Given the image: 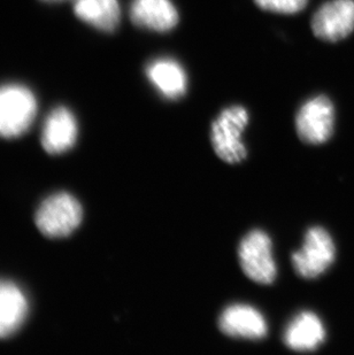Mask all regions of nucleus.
Returning <instances> with one entry per match:
<instances>
[{"label":"nucleus","instance_id":"obj_1","mask_svg":"<svg viewBox=\"0 0 354 355\" xmlns=\"http://www.w3.org/2000/svg\"><path fill=\"white\" fill-rule=\"evenodd\" d=\"M248 113L243 106H230L221 112L211 128V143L217 158L229 164H242L248 158L243 134L248 124Z\"/></svg>","mask_w":354,"mask_h":355},{"label":"nucleus","instance_id":"obj_2","mask_svg":"<svg viewBox=\"0 0 354 355\" xmlns=\"http://www.w3.org/2000/svg\"><path fill=\"white\" fill-rule=\"evenodd\" d=\"M37 115L33 91L21 84L0 87V137L15 138L26 134Z\"/></svg>","mask_w":354,"mask_h":355},{"label":"nucleus","instance_id":"obj_3","mask_svg":"<svg viewBox=\"0 0 354 355\" xmlns=\"http://www.w3.org/2000/svg\"><path fill=\"white\" fill-rule=\"evenodd\" d=\"M273 254L271 236L260 229L248 232L238 246L242 270L258 284H273L278 277V266Z\"/></svg>","mask_w":354,"mask_h":355},{"label":"nucleus","instance_id":"obj_4","mask_svg":"<svg viewBox=\"0 0 354 355\" xmlns=\"http://www.w3.org/2000/svg\"><path fill=\"white\" fill-rule=\"evenodd\" d=\"M83 220V209L76 198L57 193L44 200L37 209V228L49 238H62L73 234Z\"/></svg>","mask_w":354,"mask_h":355},{"label":"nucleus","instance_id":"obj_5","mask_svg":"<svg viewBox=\"0 0 354 355\" xmlns=\"http://www.w3.org/2000/svg\"><path fill=\"white\" fill-rule=\"evenodd\" d=\"M336 258V246L326 229L313 227L305 235L303 248L291 255L294 272L304 279L323 275Z\"/></svg>","mask_w":354,"mask_h":355},{"label":"nucleus","instance_id":"obj_6","mask_svg":"<svg viewBox=\"0 0 354 355\" xmlns=\"http://www.w3.org/2000/svg\"><path fill=\"white\" fill-rule=\"evenodd\" d=\"M334 125V105L326 96L306 101L296 116L298 137L306 144L320 145L329 141Z\"/></svg>","mask_w":354,"mask_h":355},{"label":"nucleus","instance_id":"obj_7","mask_svg":"<svg viewBox=\"0 0 354 355\" xmlns=\"http://www.w3.org/2000/svg\"><path fill=\"white\" fill-rule=\"evenodd\" d=\"M312 31L326 42H338L354 31V0H331L312 19Z\"/></svg>","mask_w":354,"mask_h":355},{"label":"nucleus","instance_id":"obj_8","mask_svg":"<svg viewBox=\"0 0 354 355\" xmlns=\"http://www.w3.org/2000/svg\"><path fill=\"white\" fill-rule=\"evenodd\" d=\"M219 329L230 338L261 340L268 335V323L262 313L245 304L228 306L219 318Z\"/></svg>","mask_w":354,"mask_h":355},{"label":"nucleus","instance_id":"obj_9","mask_svg":"<svg viewBox=\"0 0 354 355\" xmlns=\"http://www.w3.org/2000/svg\"><path fill=\"white\" fill-rule=\"evenodd\" d=\"M77 121L68 108L57 107L47 115L42 130V145L50 155H61L73 148L77 141Z\"/></svg>","mask_w":354,"mask_h":355},{"label":"nucleus","instance_id":"obj_10","mask_svg":"<svg viewBox=\"0 0 354 355\" xmlns=\"http://www.w3.org/2000/svg\"><path fill=\"white\" fill-rule=\"evenodd\" d=\"M326 339L323 323L313 312H301L294 316L284 330L283 342L294 352H312Z\"/></svg>","mask_w":354,"mask_h":355},{"label":"nucleus","instance_id":"obj_11","mask_svg":"<svg viewBox=\"0 0 354 355\" xmlns=\"http://www.w3.org/2000/svg\"><path fill=\"white\" fill-rule=\"evenodd\" d=\"M29 314L28 299L17 285L0 279V339L17 334Z\"/></svg>","mask_w":354,"mask_h":355},{"label":"nucleus","instance_id":"obj_12","mask_svg":"<svg viewBox=\"0 0 354 355\" xmlns=\"http://www.w3.org/2000/svg\"><path fill=\"white\" fill-rule=\"evenodd\" d=\"M130 19L138 27L165 33L176 26L178 13L171 0H134Z\"/></svg>","mask_w":354,"mask_h":355},{"label":"nucleus","instance_id":"obj_13","mask_svg":"<svg viewBox=\"0 0 354 355\" xmlns=\"http://www.w3.org/2000/svg\"><path fill=\"white\" fill-rule=\"evenodd\" d=\"M147 78L167 99H178L187 92V78L183 68L171 59H158L146 67Z\"/></svg>","mask_w":354,"mask_h":355},{"label":"nucleus","instance_id":"obj_14","mask_svg":"<svg viewBox=\"0 0 354 355\" xmlns=\"http://www.w3.org/2000/svg\"><path fill=\"white\" fill-rule=\"evenodd\" d=\"M74 12L78 19L99 31H115L120 22L117 0H75Z\"/></svg>","mask_w":354,"mask_h":355},{"label":"nucleus","instance_id":"obj_15","mask_svg":"<svg viewBox=\"0 0 354 355\" xmlns=\"http://www.w3.org/2000/svg\"><path fill=\"white\" fill-rule=\"evenodd\" d=\"M308 0H254L258 6L274 13L294 14L304 10Z\"/></svg>","mask_w":354,"mask_h":355},{"label":"nucleus","instance_id":"obj_16","mask_svg":"<svg viewBox=\"0 0 354 355\" xmlns=\"http://www.w3.org/2000/svg\"><path fill=\"white\" fill-rule=\"evenodd\" d=\"M45 1H61V0H45Z\"/></svg>","mask_w":354,"mask_h":355}]
</instances>
